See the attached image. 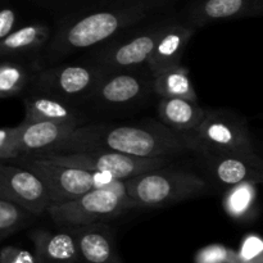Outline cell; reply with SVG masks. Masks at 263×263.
Here are the masks:
<instances>
[{
	"instance_id": "13",
	"label": "cell",
	"mask_w": 263,
	"mask_h": 263,
	"mask_svg": "<svg viewBox=\"0 0 263 263\" xmlns=\"http://www.w3.org/2000/svg\"><path fill=\"white\" fill-rule=\"evenodd\" d=\"M79 127L53 122H22L18 125V141L22 157L39 158L55 154ZM20 158V159H21Z\"/></svg>"
},
{
	"instance_id": "23",
	"label": "cell",
	"mask_w": 263,
	"mask_h": 263,
	"mask_svg": "<svg viewBox=\"0 0 263 263\" xmlns=\"http://www.w3.org/2000/svg\"><path fill=\"white\" fill-rule=\"evenodd\" d=\"M257 184L243 182L228 187L222 197V208L226 215L236 222H248L256 217Z\"/></svg>"
},
{
	"instance_id": "11",
	"label": "cell",
	"mask_w": 263,
	"mask_h": 263,
	"mask_svg": "<svg viewBox=\"0 0 263 263\" xmlns=\"http://www.w3.org/2000/svg\"><path fill=\"white\" fill-rule=\"evenodd\" d=\"M0 198L21 205L35 217L53 205L50 193L40 177L10 162L0 164Z\"/></svg>"
},
{
	"instance_id": "29",
	"label": "cell",
	"mask_w": 263,
	"mask_h": 263,
	"mask_svg": "<svg viewBox=\"0 0 263 263\" xmlns=\"http://www.w3.org/2000/svg\"><path fill=\"white\" fill-rule=\"evenodd\" d=\"M0 263H37V261L31 252L14 246H5L0 252Z\"/></svg>"
},
{
	"instance_id": "14",
	"label": "cell",
	"mask_w": 263,
	"mask_h": 263,
	"mask_svg": "<svg viewBox=\"0 0 263 263\" xmlns=\"http://www.w3.org/2000/svg\"><path fill=\"white\" fill-rule=\"evenodd\" d=\"M202 158L211 174L221 185L228 187L243 182L263 185V159L258 154L243 157L208 151Z\"/></svg>"
},
{
	"instance_id": "7",
	"label": "cell",
	"mask_w": 263,
	"mask_h": 263,
	"mask_svg": "<svg viewBox=\"0 0 263 263\" xmlns=\"http://www.w3.org/2000/svg\"><path fill=\"white\" fill-rule=\"evenodd\" d=\"M105 71L91 61L46 66L39 72L32 90L46 92L79 107L91 103Z\"/></svg>"
},
{
	"instance_id": "17",
	"label": "cell",
	"mask_w": 263,
	"mask_h": 263,
	"mask_svg": "<svg viewBox=\"0 0 263 263\" xmlns=\"http://www.w3.org/2000/svg\"><path fill=\"white\" fill-rule=\"evenodd\" d=\"M69 231L76 239L80 263H123L117 251L115 231L107 222Z\"/></svg>"
},
{
	"instance_id": "5",
	"label": "cell",
	"mask_w": 263,
	"mask_h": 263,
	"mask_svg": "<svg viewBox=\"0 0 263 263\" xmlns=\"http://www.w3.org/2000/svg\"><path fill=\"white\" fill-rule=\"evenodd\" d=\"M136 207L127 194L125 184L117 190L94 189L63 204H53L48 215L61 230H73L117 218L125 211Z\"/></svg>"
},
{
	"instance_id": "19",
	"label": "cell",
	"mask_w": 263,
	"mask_h": 263,
	"mask_svg": "<svg viewBox=\"0 0 263 263\" xmlns=\"http://www.w3.org/2000/svg\"><path fill=\"white\" fill-rule=\"evenodd\" d=\"M28 238L35 247L33 254L37 263H80L79 248L71 231L51 233L35 229L28 233Z\"/></svg>"
},
{
	"instance_id": "4",
	"label": "cell",
	"mask_w": 263,
	"mask_h": 263,
	"mask_svg": "<svg viewBox=\"0 0 263 263\" xmlns=\"http://www.w3.org/2000/svg\"><path fill=\"white\" fill-rule=\"evenodd\" d=\"M176 14L177 12L172 13L121 33L104 45L90 51L89 61L97 63L105 72L148 66L157 41Z\"/></svg>"
},
{
	"instance_id": "28",
	"label": "cell",
	"mask_w": 263,
	"mask_h": 263,
	"mask_svg": "<svg viewBox=\"0 0 263 263\" xmlns=\"http://www.w3.org/2000/svg\"><path fill=\"white\" fill-rule=\"evenodd\" d=\"M22 157L18 141V126L3 127L0 130V159L2 162H14Z\"/></svg>"
},
{
	"instance_id": "1",
	"label": "cell",
	"mask_w": 263,
	"mask_h": 263,
	"mask_svg": "<svg viewBox=\"0 0 263 263\" xmlns=\"http://www.w3.org/2000/svg\"><path fill=\"white\" fill-rule=\"evenodd\" d=\"M179 0H99L84 10L55 20L43 55L44 66L91 51L128 30L176 13Z\"/></svg>"
},
{
	"instance_id": "9",
	"label": "cell",
	"mask_w": 263,
	"mask_h": 263,
	"mask_svg": "<svg viewBox=\"0 0 263 263\" xmlns=\"http://www.w3.org/2000/svg\"><path fill=\"white\" fill-rule=\"evenodd\" d=\"M39 158L50 159L57 163L76 167L85 171L107 174L122 181L152 170L170 166L174 161L168 158H139V157H131L110 151L74 152V153L51 154Z\"/></svg>"
},
{
	"instance_id": "10",
	"label": "cell",
	"mask_w": 263,
	"mask_h": 263,
	"mask_svg": "<svg viewBox=\"0 0 263 263\" xmlns=\"http://www.w3.org/2000/svg\"><path fill=\"white\" fill-rule=\"evenodd\" d=\"M208 146V151L217 153L253 157V149L248 122L239 113L230 109H207V116L194 131Z\"/></svg>"
},
{
	"instance_id": "27",
	"label": "cell",
	"mask_w": 263,
	"mask_h": 263,
	"mask_svg": "<svg viewBox=\"0 0 263 263\" xmlns=\"http://www.w3.org/2000/svg\"><path fill=\"white\" fill-rule=\"evenodd\" d=\"M236 252L239 263H263V238L258 234H247Z\"/></svg>"
},
{
	"instance_id": "6",
	"label": "cell",
	"mask_w": 263,
	"mask_h": 263,
	"mask_svg": "<svg viewBox=\"0 0 263 263\" xmlns=\"http://www.w3.org/2000/svg\"><path fill=\"white\" fill-rule=\"evenodd\" d=\"M10 163L37 175L48 187L53 204L71 202L94 189H108L117 181L110 175L85 171L46 158H21Z\"/></svg>"
},
{
	"instance_id": "26",
	"label": "cell",
	"mask_w": 263,
	"mask_h": 263,
	"mask_svg": "<svg viewBox=\"0 0 263 263\" xmlns=\"http://www.w3.org/2000/svg\"><path fill=\"white\" fill-rule=\"evenodd\" d=\"M194 263H239L238 252L223 244H210L195 253Z\"/></svg>"
},
{
	"instance_id": "2",
	"label": "cell",
	"mask_w": 263,
	"mask_h": 263,
	"mask_svg": "<svg viewBox=\"0 0 263 263\" xmlns=\"http://www.w3.org/2000/svg\"><path fill=\"white\" fill-rule=\"evenodd\" d=\"M110 151L139 158H168L197 154L202 157L208 146L195 133L172 130L162 122L143 121L123 125L82 126L55 154L74 152Z\"/></svg>"
},
{
	"instance_id": "21",
	"label": "cell",
	"mask_w": 263,
	"mask_h": 263,
	"mask_svg": "<svg viewBox=\"0 0 263 263\" xmlns=\"http://www.w3.org/2000/svg\"><path fill=\"white\" fill-rule=\"evenodd\" d=\"M157 112L163 125L181 133H194L207 116V109L198 102L182 98L159 99Z\"/></svg>"
},
{
	"instance_id": "18",
	"label": "cell",
	"mask_w": 263,
	"mask_h": 263,
	"mask_svg": "<svg viewBox=\"0 0 263 263\" xmlns=\"http://www.w3.org/2000/svg\"><path fill=\"white\" fill-rule=\"evenodd\" d=\"M53 36V28L45 23H31L17 28L0 40L2 59H41Z\"/></svg>"
},
{
	"instance_id": "15",
	"label": "cell",
	"mask_w": 263,
	"mask_h": 263,
	"mask_svg": "<svg viewBox=\"0 0 263 263\" xmlns=\"http://www.w3.org/2000/svg\"><path fill=\"white\" fill-rule=\"evenodd\" d=\"M22 98L25 104V122H53L74 127L89 125L85 113L77 105L53 95L31 90Z\"/></svg>"
},
{
	"instance_id": "8",
	"label": "cell",
	"mask_w": 263,
	"mask_h": 263,
	"mask_svg": "<svg viewBox=\"0 0 263 263\" xmlns=\"http://www.w3.org/2000/svg\"><path fill=\"white\" fill-rule=\"evenodd\" d=\"M154 74L148 66L105 72L91 104L100 109H130L154 94Z\"/></svg>"
},
{
	"instance_id": "20",
	"label": "cell",
	"mask_w": 263,
	"mask_h": 263,
	"mask_svg": "<svg viewBox=\"0 0 263 263\" xmlns=\"http://www.w3.org/2000/svg\"><path fill=\"white\" fill-rule=\"evenodd\" d=\"M41 59H2L0 98L23 97L35 86L39 72L44 68Z\"/></svg>"
},
{
	"instance_id": "25",
	"label": "cell",
	"mask_w": 263,
	"mask_h": 263,
	"mask_svg": "<svg viewBox=\"0 0 263 263\" xmlns=\"http://www.w3.org/2000/svg\"><path fill=\"white\" fill-rule=\"evenodd\" d=\"M28 2L51 13L55 20H61V18L91 7L99 0H28Z\"/></svg>"
},
{
	"instance_id": "3",
	"label": "cell",
	"mask_w": 263,
	"mask_h": 263,
	"mask_svg": "<svg viewBox=\"0 0 263 263\" xmlns=\"http://www.w3.org/2000/svg\"><path fill=\"white\" fill-rule=\"evenodd\" d=\"M126 192L136 207L161 208L204 195L208 182L195 172L170 166L125 180Z\"/></svg>"
},
{
	"instance_id": "22",
	"label": "cell",
	"mask_w": 263,
	"mask_h": 263,
	"mask_svg": "<svg viewBox=\"0 0 263 263\" xmlns=\"http://www.w3.org/2000/svg\"><path fill=\"white\" fill-rule=\"evenodd\" d=\"M154 94L163 98H182L198 102V95L189 76V69L182 64L170 67L154 74Z\"/></svg>"
},
{
	"instance_id": "12",
	"label": "cell",
	"mask_w": 263,
	"mask_h": 263,
	"mask_svg": "<svg viewBox=\"0 0 263 263\" xmlns=\"http://www.w3.org/2000/svg\"><path fill=\"white\" fill-rule=\"evenodd\" d=\"M181 15L198 31L222 21L262 17L263 0H193Z\"/></svg>"
},
{
	"instance_id": "24",
	"label": "cell",
	"mask_w": 263,
	"mask_h": 263,
	"mask_svg": "<svg viewBox=\"0 0 263 263\" xmlns=\"http://www.w3.org/2000/svg\"><path fill=\"white\" fill-rule=\"evenodd\" d=\"M35 216L15 203L0 198V239L5 240L26 228Z\"/></svg>"
},
{
	"instance_id": "16",
	"label": "cell",
	"mask_w": 263,
	"mask_h": 263,
	"mask_svg": "<svg viewBox=\"0 0 263 263\" xmlns=\"http://www.w3.org/2000/svg\"><path fill=\"white\" fill-rule=\"evenodd\" d=\"M195 32L197 30L184 20L181 13H177L157 41L149 58L148 67L152 73L156 74L170 67L181 64L185 49Z\"/></svg>"
},
{
	"instance_id": "30",
	"label": "cell",
	"mask_w": 263,
	"mask_h": 263,
	"mask_svg": "<svg viewBox=\"0 0 263 263\" xmlns=\"http://www.w3.org/2000/svg\"><path fill=\"white\" fill-rule=\"evenodd\" d=\"M17 14L14 9L10 7H4L0 12V40H4L5 37L14 32L17 28Z\"/></svg>"
}]
</instances>
